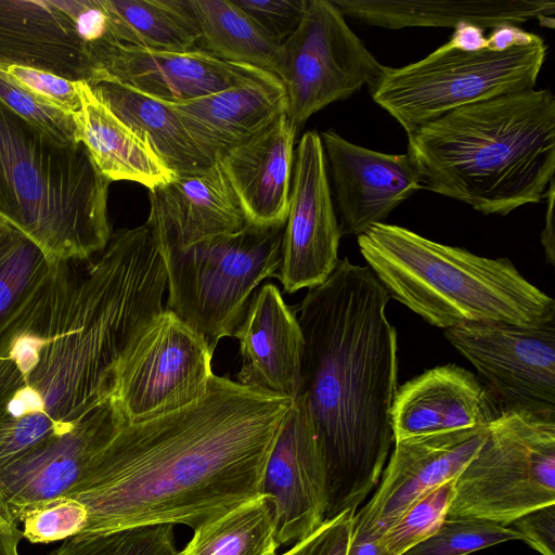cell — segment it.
<instances>
[{"instance_id": "6da1fadb", "label": "cell", "mask_w": 555, "mask_h": 555, "mask_svg": "<svg viewBox=\"0 0 555 555\" xmlns=\"http://www.w3.org/2000/svg\"><path fill=\"white\" fill-rule=\"evenodd\" d=\"M166 289L145 223L113 232L95 256L51 262L0 336V467L116 398L122 360Z\"/></svg>"}, {"instance_id": "7a4b0ae2", "label": "cell", "mask_w": 555, "mask_h": 555, "mask_svg": "<svg viewBox=\"0 0 555 555\" xmlns=\"http://www.w3.org/2000/svg\"><path fill=\"white\" fill-rule=\"evenodd\" d=\"M292 402L214 374L192 404L126 422L66 494L88 512L83 532L163 524L195 530L261 495Z\"/></svg>"}, {"instance_id": "3957f363", "label": "cell", "mask_w": 555, "mask_h": 555, "mask_svg": "<svg viewBox=\"0 0 555 555\" xmlns=\"http://www.w3.org/2000/svg\"><path fill=\"white\" fill-rule=\"evenodd\" d=\"M389 299L367 266L345 257L297 309L300 396L324 456L325 520L359 507L378 485L393 442L398 341L386 315Z\"/></svg>"}, {"instance_id": "277c9868", "label": "cell", "mask_w": 555, "mask_h": 555, "mask_svg": "<svg viewBox=\"0 0 555 555\" xmlns=\"http://www.w3.org/2000/svg\"><path fill=\"white\" fill-rule=\"evenodd\" d=\"M423 188L505 216L545 197L555 173V98L529 89L452 109L408 134Z\"/></svg>"}, {"instance_id": "5b68a950", "label": "cell", "mask_w": 555, "mask_h": 555, "mask_svg": "<svg viewBox=\"0 0 555 555\" xmlns=\"http://www.w3.org/2000/svg\"><path fill=\"white\" fill-rule=\"evenodd\" d=\"M357 238L389 296L436 327L555 321L554 299L507 258L478 256L385 222Z\"/></svg>"}, {"instance_id": "8992f818", "label": "cell", "mask_w": 555, "mask_h": 555, "mask_svg": "<svg viewBox=\"0 0 555 555\" xmlns=\"http://www.w3.org/2000/svg\"><path fill=\"white\" fill-rule=\"evenodd\" d=\"M109 184L81 142H61L0 102V218L50 262L105 248Z\"/></svg>"}, {"instance_id": "52a82bcc", "label": "cell", "mask_w": 555, "mask_h": 555, "mask_svg": "<svg viewBox=\"0 0 555 555\" xmlns=\"http://www.w3.org/2000/svg\"><path fill=\"white\" fill-rule=\"evenodd\" d=\"M546 51L540 36L503 50L446 42L414 63L383 66L370 94L409 134L457 107L533 89Z\"/></svg>"}, {"instance_id": "ba28073f", "label": "cell", "mask_w": 555, "mask_h": 555, "mask_svg": "<svg viewBox=\"0 0 555 555\" xmlns=\"http://www.w3.org/2000/svg\"><path fill=\"white\" fill-rule=\"evenodd\" d=\"M284 225L212 236L163 257L166 309L192 327L214 352L233 336L258 285L276 276Z\"/></svg>"}, {"instance_id": "9c48e42d", "label": "cell", "mask_w": 555, "mask_h": 555, "mask_svg": "<svg viewBox=\"0 0 555 555\" xmlns=\"http://www.w3.org/2000/svg\"><path fill=\"white\" fill-rule=\"evenodd\" d=\"M551 504H555V415L506 410L457 476L447 518L509 526Z\"/></svg>"}, {"instance_id": "30bf717a", "label": "cell", "mask_w": 555, "mask_h": 555, "mask_svg": "<svg viewBox=\"0 0 555 555\" xmlns=\"http://www.w3.org/2000/svg\"><path fill=\"white\" fill-rule=\"evenodd\" d=\"M282 49L280 79L296 133L314 113L370 86L384 66L332 0H308L299 26Z\"/></svg>"}, {"instance_id": "8fae6325", "label": "cell", "mask_w": 555, "mask_h": 555, "mask_svg": "<svg viewBox=\"0 0 555 555\" xmlns=\"http://www.w3.org/2000/svg\"><path fill=\"white\" fill-rule=\"evenodd\" d=\"M214 352L204 339L164 309L125 356L116 398L129 423L166 415L197 401L214 376Z\"/></svg>"}, {"instance_id": "7c38bea8", "label": "cell", "mask_w": 555, "mask_h": 555, "mask_svg": "<svg viewBox=\"0 0 555 555\" xmlns=\"http://www.w3.org/2000/svg\"><path fill=\"white\" fill-rule=\"evenodd\" d=\"M444 336L504 410L555 415V321L461 325Z\"/></svg>"}, {"instance_id": "4fadbf2b", "label": "cell", "mask_w": 555, "mask_h": 555, "mask_svg": "<svg viewBox=\"0 0 555 555\" xmlns=\"http://www.w3.org/2000/svg\"><path fill=\"white\" fill-rule=\"evenodd\" d=\"M340 228L321 137L306 132L295 150L288 214L276 278L294 294L324 283L336 268Z\"/></svg>"}, {"instance_id": "5bb4252c", "label": "cell", "mask_w": 555, "mask_h": 555, "mask_svg": "<svg viewBox=\"0 0 555 555\" xmlns=\"http://www.w3.org/2000/svg\"><path fill=\"white\" fill-rule=\"evenodd\" d=\"M117 398L75 428L0 467V514L18 526L31 506L69 493L93 459L126 424Z\"/></svg>"}, {"instance_id": "9a60e30c", "label": "cell", "mask_w": 555, "mask_h": 555, "mask_svg": "<svg viewBox=\"0 0 555 555\" xmlns=\"http://www.w3.org/2000/svg\"><path fill=\"white\" fill-rule=\"evenodd\" d=\"M261 494L272 500L279 546H292L304 540L325 520V462L300 395L280 426L264 467Z\"/></svg>"}, {"instance_id": "2e32d148", "label": "cell", "mask_w": 555, "mask_h": 555, "mask_svg": "<svg viewBox=\"0 0 555 555\" xmlns=\"http://www.w3.org/2000/svg\"><path fill=\"white\" fill-rule=\"evenodd\" d=\"M492 424L395 441L377 489L354 514L353 531L380 538L420 496L457 478L483 444Z\"/></svg>"}, {"instance_id": "e0dca14e", "label": "cell", "mask_w": 555, "mask_h": 555, "mask_svg": "<svg viewBox=\"0 0 555 555\" xmlns=\"http://www.w3.org/2000/svg\"><path fill=\"white\" fill-rule=\"evenodd\" d=\"M332 197L343 235L359 236L383 223L401 203L423 189L415 160L353 144L333 129L320 134Z\"/></svg>"}, {"instance_id": "ac0fdd59", "label": "cell", "mask_w": 555, "mask_h": 555, "mask_svg": "<svg viewBox=\"0 0 555 555\" xmlns=\"http://www.w3.org/2000/svg\"><path fill=\"white\" fill-rule=\"evenodd\" d=\"M90 82L108 80L165 103H181L232 87L256 73L250 65L222 61L204 50L163 51L132 44L91 50Z\"/></svg>"}, {"instance_id": "d6986e66", "label": "cell", "mask_w": 555, "mask_h": 555, "mask_svg": "<svg viewBox=\"0 0 555 555\" xmlns=\"http://www.w3.org/2000/svg\"><path fill=\"white\" fill-rule=\"evenodd\" d=\"M505 411L472 372L439 365L397 388L390 411L393 442L487 426Z\"/></svg>"}, {"instance_id": "ffe728a7", "label": "cell", "mask_w": 555, "mask_h": 555, "mask_svg": "<svg viewBox=\"0 0 555 555\" xmlns=\"http://www.w3.org/2000/svg\"><path fill=\"white\" fill-rule=\"evenodd\" d=\"M149 201L145 224L162 257L247 224L218 162L203 172L177 177L149 190Z\"/></svg>"}, {"instance_id": "44dd1931", "label": "cell", "mask_w": 555, "mask_h": 555, "mask_svg": "<svg viewBox=\"0 0 555 555\" xmlns=\"http://www.w3.org/2000/svg\"><path fill=\"white\" fill-rule=\"evenodd\" d=\"M243 363L240 384L296 400L301 390L304 336L297 310L272 283L256 291L235 330Z\"/></svg>"}, {"instance_id": "7402d4cb", "label": "cell", "mask_w": 555, "mask_h": 555, "mask_svg": "<svg viewBox=\"0 0 555 555\" xmlns=\"http://www.w3.org/2000/svg\"><path fill=\"white\" fill-rule=\"evenodd\" d=\"M25 66L90 82V47L56 0H0V67Z\"/></svg>"}, {"instance_id": "603a6c76", "label": "cell", "mask_w": 555, "mask_h": 555, "mask_svg": "<svg viewBox=\"0 0 555 555\" xmlns=\"http://www.w3.org/2000/svg\"><path fill=\"white\" fill-rule=\"evenodd\" d=\"M296 135L285 113L218 158L247 223L285 224Z\"/></svg>"}, {"instance_id": "cb8c5ba5", "label": "cell", "mask_w": 555, "mask_h": 555, "mask_svg": "<svg viewBox=\"0 0 555 555\" xmlns=\"http://www.w3.org/2000/svg\"><path fill=\"white\" fill-rule=\"evenodd\" d=\"M205 154L218 158L287 109L286 90L274 74L257 69L224 90L181 103H167Z\"/></svg>"}, {"instance_id": "d4e9b609", "label": "cell", "mask_w": 555, "mask_h": 555, "mask_svg": "<svg viewBox=\"0 0 555 555\" xmlns=\"http://www.w3.org/2000/svg\"><path fill=\"white\" fill-rule=\"evenodd\" d=\"M345 16L387 29L450 27L470 24L482 29L518 26L538 18L554 23L551 0H332ZM552 28V27H551Z\"/></svg>"}, {"instance_id": "484cf974", "label": "cell", "mask_w": 555, "mask_h": 555, "mask_svg": "<svg viewBox=\"0 0 555 555\" xmlns=\"http://www.w3.org/2000/svg\"><path fill=\"white\" fill-rule=\"evenodd\" d=\"M81 109L75 115L81 142L99 171L113 181H131L149 190L172 181L176 175L151 146L81 83Z\"/></svg>"}, {"instance_id": "4316f807", "label": "cell", "mask_w": 555, "mask_h": 555, "mask_svg": "<svg viewBox=\"0 0 555 555\" xmlns=\"http://www.w3.org/2000/svg\"><path fill=\"white\" fill-rule=\"evenodd\" d=\"M89 86L100 101L151 146L176 177L196 175L215 164L167 103L108 80H96Z\"/></svg>"}, {"instance_id": "83f0119b", "label": "cell", "mask_w": 555, "mask_h": 555, "mask_svg": "<svg viewBox=\"0 0 555 555\" xmlns=\"http://www.w3.org/2000/svg\"><path fill=\"white\" fill-rule=\"evenodd\" d=\"M201 38L197 48L227 62L250 65L280 78L283 49L232 0H190Z\"/></svg>"}, {"instance_id": "f1b7e54d", "label": "cell", "mask_w": 555, "mask_h": 555, "mask_svg": "<svg viewBox=\"0 0 555 555\" xmlns=\"http://www.w3.org/2000/svg\"><path fill=\"white\" fill-rule=\"evenodd\" d=\"M103 5L119 43L177 52L198 46L190 0H103Z\"/></svg>"}, {"instance_id": "f546056e", "label": "cell", "mask_w": 555, "mask_h": 555, "mask_svg": "<svg viewBox=\"0 0 555 555\" xmlns=\"http://www.w3.org/2000/svg\"><path fill=\"white\" fill-rule=\"evenodd\" d=\"M272 500L261 494L197 529L180 555H276Z\"/></svg>"}, {"instance_id": "4dcf8cb0", "label": "cell", "mask_w": 555, "mask_h": 555, "mask_svg": "<svg viewBox=\"0 0 555 555\" xmlns=\"http://www.w3.org/2000/svg\"><path fill=\"white\" fill-rule=\"evenodd\" d=\"M50 264L29 237L8 223L0 229V336L42 283Z\"/></svg>"}, {"instance_id": "1f68e13d", "label": "cell", "mask_w": 555, "mask_h": 555, "mask_svg": "<svg viewBox=\"0 0 555 555\" xmlns=\"http://www.w3.org/2000/svg\"><path fill=\"white\" fill-rule=\"evenodd\" d=\"M175 526H140L82 532L63 540L50 555H180Z\"/></svg>"}, {"instance_id": "d6a6232c", "label": "cell", "mask_w": 555, "mask_h": 555, "mask_svg": "<svg viewBox=\"0 0 555 555\" xmlns=\"http://www.w3.org/2000/svg\"><path fill=\"white\" fill-rule=\"evenodd\" d=\"M456 478L414 501L379 538L386 555H403L434 534L446 520L455 495Z\"/></svg>"}, {"instance_id": "836d02e7", "label": "cell", "mask_w": 555, "mask_h": 555, "mask_svg": "<svg viewBox=\"0 0 555 555\" xmlns=\"http://www.w3.org/2000/svg\"><path fill=\"white\" fill-rule=\"evenodd\" d=\"M511 540H520L512 527L470 518H446L429 538L403 555H468Z\"/></svg>"}, {"instance_id": "e575fe53", "label": "cell", "mask_w": 555, "mask_h": 555, "mask_svg": "<svg viewBox=\"0 0 555 555\" xmlns=\"http://www.w3.org/2000/svg\"><path fill=\"white\" fill-rule=\"evenodd\" d=\"M88 512L82 503L62 495L28 508L22 516V535L31 543H50L83 532Z\"/></svg>"}, {"instance_id": "d590c367", "label": "cell", "mask_w": 555, "mask_h": 555, "mask_svg": "<svg viewBox=\"0 0 555 555\" xmlns=\"http://www.w3.org/2000/svg\"><path fill=\"white\" fill-rule=\"evenodd\" d=\"M0 102L56 140L78 143L75 115L65 112L16 85L0 67Z\"/></svg>"}, {"instance_id": "8d00e7d4", "label": "cell", "mask_w": 555, "mask_h": 555, "mask_svg": "<svg viewBox=\"0 0 555 555\" xmlns=\"http://www.w3.org/2000/svg\"><path fill=\"white\" fill-rule=\"evenodd\" d=\"M3 69L16 85L39 99L73 115L81 109L82 81L25 66L13 65Z\"/></svg>"}, {"instance_id": "74e56055", "label": "cell", "mask_w": 555, "mask_h": 555, "mask_svg": "<svg viewBox=\"0 0 555 555\" xmlns=\"http://www.w3.org/2000/svg\"><path fill=\"white\" fill-rule=\"evenodd\" d=\"M275 43L282 46L297 29L308 0H232Z\"/></svg>"}, {"instance_id": "f35d334b", "label": "cell", "mask_w": 555, "mask_h": 555, "mask_svg": "<svg viewBox=\"0 0 555 555\" xmlns=\"http://www.w3.org/2000/svg\"><path fill=\"white\" fill-rule=\"evenodd\" d=\"M356 512L350 508L324 520L311 534L280 555H347Z\"/></svg>"}, {"instance_id": "ab89813d", "label": "cell", "mask_w": 555, "mask_h": 555, "mask_svg": "<svg viewBox=\"0 0 555 555\" xmlns=\"http://www.w3.org/2000/svg\"><path fill=\"white\" fill-rule=\"evenodd\" d=\"M59 7L74 21L78 34L91 49L118 44L114 37L103 0H56Z\"/></svg>"}, {"instance_id": "60d3db41", "label": "cell", "mask_w": 555, "mask_h": 555, "mask_svg": "<svg viewBox=\"0 0 555 555\" xmlns=\"http://www.w3.org/2000/svg\"><path fill=\"white\" fill-rule=\"evenodd\" d=\"M520 540L541 555H555V504L530 512L512 524Z\"/></svg>"}, {"instance_id": "b9f144b4", "label": "cell", "mask_w": 555, "mask_h": 555, "mask_svg": "<svg viewBox=\"0 0 555 555\" xmlns=\"http://www.w3.org/2000/svg\"><path fill=\"white\" fill-rule=\"evenodd\" d=\"M448 42L454 48L464 51L480 50L488 47L483 29L465 23L460 24L454 28V31Z\"/></svg>"}, {"instance_id": "7bdbcfd3", "label": "cell", "mask_w": 555, "mask_h": 555, "mask_svg": "<svg viewBox=\"0 0 555 555\" xmlns=\"http://www.w3.org/2000/svg\"><path fill=\"white\" fill-rule=\"evenodd\" d=\"M545 197L547 198V210L545 216V225L541 233V243L543 245L546 260L550 264L555 262V236H554V179L550 182Z\"/></svg>"}, {"instance_id": "ee69618b", "label": "cell", "mask_w": 555, "mask_h": 555, "mask_svg": "<svg viewBox=\"0 0 555 555\" xmlns=\"http://www.w3.org/2000/svg\"><path fill=\"white\" fill-rule=\"evenodd\" d=\"M22 539L21 529L0 514V555H20L18 545Z\"/></svg>"}, {"instance_id": "f6af8a7d", "label": "cell", "mask_w": 555, "mask_h": 555, "mask_svg": "<svg viewBox=\"0 0 555 555\" xmlns=\"http://www.w3.org/2000/svg\"><path fill=\"white\" fill-rule=\"evenodd\" d=\"M347 555H386L379 538L352 532Z\"/></svg>"}, {"instance_id": "bcb514c9", "label": "cell", "mask_w": 555, "mask_h": 555, "mask_svg": "<svg viewBox=\"0 0 555 555\" xmlns=\"http://www.w3.org/2000/svg\"><path fill=\"white\" fill-rule=\"evenodd\" d=\"M7 222L0 218V229Z\"/></svg>"}]
</instances>
